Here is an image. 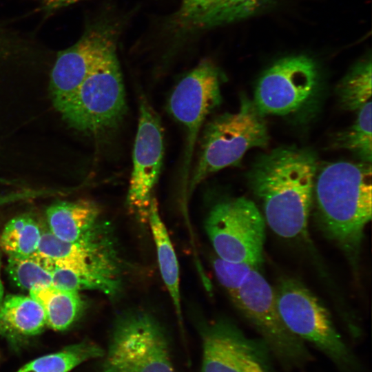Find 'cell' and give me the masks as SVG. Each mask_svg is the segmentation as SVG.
Listing matches in <instances>:
<instances>
[{
	"mask_svg": "<svg viewBox=\"0 0 372 372\" xmlns=\"http://www.w3.org/2000/svg\"><path fill=\"white\" fill-rule=\"evenodd\" d=\"M4 41L5 39H3V37H2L1 34L0 33V50H3V48L5 45Z\"/></svg>",
	"mask_w": 372,
	"mask_h": 372,
	"instance_id": "f1b7e54d",
	"label": "cell"
},
{
	"mask_svg": "<svg viewBox=\"0 0 372 372\" xmlns=\"http://www.w3.org/2000/svg\"><path fill=\"white\" fill-rule=\"evenodd\" d=\"M115 33L113 28L89 74L57 110L76 130L95 134L107 132L116 128L125 114V93Z\"/></svg>",
	"mask_w": 372,
	"mask_h": 372,
	"instance_id": "277c9868",
	"label": "cell"
},
{
	"mask_svg": "<svg viewBox=\"0 0 372 372\" xmlns=\"http://www.w3.org/2000/svg\"><path fill=\"white\" fill-rule=\"evenodd\" d=\"M41 10L52 12L83 0H39Z\"/></svg>",
	"mask_w": 372,
	"mask_h": 372,
	"instance_id": "4316f807",
	"label": "cell"
},
{
	"mask_svg": "<svg viewBox=\"0 0 372 372\" xmlns=\"http://www.w3.org/2000/svg\"><path fill=\"white\" fill-rule=\"evenodd\" d=\"M273 292L278 313L293 334L312 343L338 364L351 365V354L329 310L310 289L296 279L287 277L279 280Z\"/></svg>",
	"mask_w": 372,
	"mask_h": 372,
	"instance_id": "ba28073f",
	"label": "cell"
},
{
	"mask_svg": "<svg viewBox=\"0 0 372 372\" xmlns=\"http://www.w3.org/2000/svg\"><path fill=\"white\" fill-rule=\"evenodd\" d=\"M317 167L311 150L293 146L262 154L249 170L250 188L262 203L266 224L277 236L307 237Z\"/></svg>",
	"mask_w": 372,
	"mask_h": 372,
	"instance_id": "6da1fadb",
	"label": "cell"
},
{
	"mask_svg": "<svg viewBox=\"0 0 372 372\" xmlns=\"http://www.w3.org/2000/svg\"><path fill=\"white\" fill-rule=\"evenodd\" d=\"M317 222L356 269L364 229L372 216L370 163H328L316 176Z\"/></svg>",
	"mask_w": 372,
	"mask_h": 372,
	"instance_id": "7a4b0ae2",
	"label": "cell"
},
{
	"mask_svg": "<svg viewBox=\"0 0 372 372\" xmlns=\"http://www.w3.org/2000/svg\"><path fill=\"white\" fill-rule=\"evenodd\" d=\"M148 225L152 234L161 276L168 291L178 318L182 319L180 270L177 256L167 228L160 216L158 204L151 200Z\"/></svg>",
	"mask_w": 372,
	"mask_h": 372,
	"instance_id": "ac0fdd59",
	"label": "cell"
},
{
	"mask_svg": "<svg viewBox=\"0 0 372 372\" xmlns=\"http://www.w3.org/2000/svg\"><path fill=\"white\" fill-rule=\"evenodd\" d=\"M201 335V372H273L266 344L247 337L229 320L206 325Z\"/></svg>",
	"mask_w": 372,
	"mask_h": 372,
	"instance_id": "4fadbf2b",
	"label": "cell"
},
{
	"mask_svg": "<svg viewBox=\"0 0 372 372\" xmlns=\"http://www.w3.org/2000/svg\"><path fill=\"white\" fill-rule=\"evenodd\" d=\"M267 0H182L175 19L185 28L204 29L249 17Z\"/></svg>",
	"mask_w": 372,
	"mask_h": 372,
	"instance_id": "2e32d148",
	"label": "cell"
},
{
	"mask_svg": "<svg viewBox=\"0 0 372 372\" xmlns=\"http://www.w3.org/2000/svg\"><path fill=\"white\" fill-rule=\"evenodd\" d=\"M222 77L214 64L203 61L178 83L169 99V113L185 127L187 132L183 171L185 194L198 133L207 116L221 101Z\"/></svg>",
	"mask_w": 372,
	"mask_h": 372,
	"instance_id": "8fae6325",
	"label": "cell"
},
{
	"mask_svg": "<svg viewBox=\"0 0 372 372\" xmlns=\"http://www.w3.org/2000/svg\"><path fill=\"white\" fill-rule=\"evenodd\" d=\"M112 29L107 23H92L75 43L58 53L49 84L50 97L56 110L74 94L89 74Z\"/></svg>",
	"mask_w": 372,
	"mask_h": 372,
	"instance_id": "5bb4252c",
	"label": "cell"
},
{
	"mask_svg": "<svg viewBox=\"0 0 372 372\" xmlns=\"http://www.w3.org/2000/svg\"><path fill=\"white\" fill-rule=\"evenodd\" d=\"M213 268L218 281L230 297L240 289L251 271L256 269L247 263L231 262L218 257L214 260Z\"/></svg>",
	"mask_w": 372,
	"mask_h": 372,
	"instance_id": "d4e9b609",
	"label": "cell"
},
{
	"mask_svg": "<svg viewBox=\"0 0 372 372\" xmlns=\"http://www.w3.org/2000/svg\"><path fill=\"white\" fill-rule=\"evenodd\" d=\"M103 355V350L95 344L83 342L37 358L17 372H69L81 363Z\"/></svg>",
	"mask_w": 372,
	"mask_h": 372,
	"instance_id": "44dd1931",
	"label": "cell"
},
{
	"mask_svg": "<svg viewBox=\"0 0 372 372\" xmlns=\"http://www.w3.org/2000/svg\"><path fill=\"white\" fill-rule=\"evenodd\" d=\"M319 73L309 57L282 58L260 78L253 102L260 114L287 115L300 109L316 93Z\"/></svg>",
	"mask_w": 372,
	"mask_h": 372,
	"instance_id": "30bf717a",
	"label": "cell"
},
{
	"mask_svg": "<svg viewBox=\"0 0 372 372\" xmlns=\"http://www.w3.org/2000/svg\"><path fill=\"white\" fill-rule=\"evenodd\" d=\"M46 218L48 230L68 242L90 238L112 224L101 217L97 204L86 199L57 200L47 208Z\"/></svg>",
	"mask_w": 372,
	"mask_h": 372,
	"instance_id": "9a60e30c",
	"label": "cell"
},
{
	"mask_svg": "<svg viewBox=\"0 0 372 372\" xmlns=\"http://www.w3.org/2000/svg\"><path fill=\"white\" fill-rule=\"evenodd\" d=\"M55 189H30L24 188L14 190L8 193L0 194V208L10 204L33 200L40 198L54 196Z\"/></svg>",
	"mask_w": 372,
	"mask_h": 372,
	"instance_id": "484cf974",
	"label": "cell"
},
{
	"mask_svg": "<svg viewBox=\"0 0 372 372\" xmlns=\"http://www.w3.org/2000/svg\"><path fill=\"white\" fill-rule=\"evenodd\" d=\"M264 116L253 100L243 95L236 112L222 114L207 123L198 162L188 182V195L211 174L238 164L248 150L268 145L269 136Z\"/></svg>",
	"mask_w": 372,
	"mask_h": 372,
	"instance_id": "5b68a950",
	"label": "cell"
},
{
	"mask_svg": "<svg viewBox=\"0 0 372 372\" xmlns=\"http://www.w3.org/2000/svg\"><path fill=\"white\" fill-rule=\"evenodd\" d=\"M163 154L160 119L147 100L141 99L126 198L130 212L141 223H148L149 206L161 172Z\"/></svg>",
	"mask_w": 372,
	"mask_h": 372,
	"instance_id": "7c38bea8",
	"label": "cell"
},
{
	"mask_svg": "<svg viewBox=\"0 0 372 372\" xmlns=\"http://www.w3.org/2000/svg\"><path fill=\"white\" fill-rule=\"evenodd\" d=\"M371 67L370 59L364 60L353 67L340 83L337 94L344 109L358 112L371 101Z\"/></svg>",
	"mask_w": 372,
	"mask_h": 372,
	"instance_id": "603a6c76",
	"label": "cell"
},
{
	"mask_svg": "<svg viewBox=\"0 0 372 372\" xmlns=\"http://www.w3.org/2000/svg\"><path fill=\"white\" fill-rule=\"evenodd\" d=\"M42 234L32 216L19 215L5 225L0 236V247L8 256H29L37 252Z\"/></svg>",
	"mask_w": 372,
	"mask_h": 372,
	"instance_id": "ffe728a7",
	"label": "cell"
},
{
	"mask_svg": "<svg viewBox=\"0 0 372 372\" xmlns=\"http://www.w3.org/2000/svg\"><path fill=\"white\" fill-rule=\"evenodd\" d=\"M333 144L337 148L351 151L362 162L371 163V101L358 110L355 122L338 134Z\"/></svg>",
	"mask_w": 372,
	"mask_h": 372,
	"instance_id": "cb8c5ba5",
	"label": "cell"
},
{
	"mask_svg": "<svg viewBox=\"0 0 372 372\" xmlns=\"http://www.w3.org/2000/svg\"><path fill=\"white\" fill-rule=\"evenodd\" d=\"M1 256H0V305L3 299V286L1 279Z\"/></svg>",
	"mask_w": 372,
	"mask_h": 372,
	"instance_id": "83f0119b",
	"label": "cell"
},
{
	"mask_svg": "<svg viewBox=\"0 0 372 372\" xmlns=\"http://www.w3.org/2000/svg\"><path fill=\"white\" fill-rule=\"evenodd\" d=\"M6 270L19 288L30 291L52 285L51 265L37 253L23 257L8 256Z\"/></svg>",
	"mask_w": 372,
	"mask_h": 372,
	"instance_id": "7402d4cb",
	"label": "cell"
},
{
	"mask_svg": "<svg viewBox=\"0 0 372 372\" xmlns=\"http://www.w3.org/2000/svg\"><path fill=\"white\" fill-rule=\"evenodd\" d=\"M259 270L254 269L231 298L269 349L285 363L300 364L307 360L308 351L303 341L285 324L276 305L273 287Z\"/></svg>",
	"mask_w": 372,
	"mask_h": 372,
	"instance_id": "9c48e42d",
	"label": "cell"
},
{
	"mask_svg": "<svg viewBox=\"0 0 372 372\" xmlns=\"http://www.w3.org/2000/svg\"><path fill=\"white\" fill-rule=\"evenodd\" d=\"M30 296L43 307L47 326L56 331L69 328L80 316L85 302L79 291L53 285L31 289Z\"/></svg>",
	"mask_w": 372,
	"mask_h": 372,
	"instance_id": "d6986e66",
	"label": "cell"
},
{
	"mask_svg": "<svg viewBox=\"0 0 372 372\" xmlns=\"http://www.w3.org/2000/svg\"><path fill=\"white\" fill-rule=\"evenodd\" d=\"M204 228L217 257L260 269L266 223L251 200L239 196L217 202L208 211Z\"/></svg>",
	"mask_w": 372,
	"mask_h": 372,
	"instance_id": "52a82bcc",
	"label": "cell"
},
{
	"mask_svg": "<svg viewBox=\"0 0 372 372\" xmlns=\"http://www.w3.org/2000/svg\"><path fill=\"white\" fill-rule=\"evenodd\" d=\"M103 372H174L166 333L154 314L128 309L117 315Z\"/></svg>",
	"mask_w": 372,
	"mask_h": 372,
	"instance_id": "8992f818",
	"label": "cell"
},
{
	"mask_svg": "<svg viewBox=\"0 0 372 372\" xmlns=\"http://www.w3.org/2000/svg\"><path fill=\"white\" fill-rule=\"evenodd\" d=\"M50 264L72 270L84 281L87 290L103 293L111 301L123 293L130 270L113 225L98 234L76 242L59 240L43 231L37 252Z\"/></svg>",
	"mask_w": 372,
	"mask_h": 372,
	"instance_id": "3957f363",
	"label": "cell"
},
{
	"mask_svg": "<svg viewBox=\"0 0 372 372\" xmlns=\"http://www.w3.org/2000/svg\"><path fill=\"white\" fill-rule=\"evenodd\" d=\"M47 326L42 306L30 296L9 295L0 305V335L12 340L37 335Z\"/></svg>",
	"mask_w": 372,
	"mask_h": 372,
	"instance_id": "e0dca14e",
	"label": "cell"
}]
</instances>
